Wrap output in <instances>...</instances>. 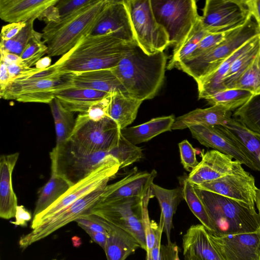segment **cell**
<instances>
[{
	"instance_id": "obj_30",
	"label": "cell",
	"mask_w": 260,
	"mask_h": 260,
	"mask_svg": "<svg viewBox=\"0 0 260 260\" xmlns=\"http://www.w3.org/2000/svg\"><path fill=\"white\" fill-rule=\"evenodd\" d=\"M151 191L153 197L156 198L159 203L161 210L160 219L164 223V232L168 243H170L173 216L183 198L182 189H167L153 183Z\"/></svg>"
},
{
	"instance_id": "obj_41",
	"label": "cell",
	"mask_w": 260,
	"mask_h": 260,
	"mask_svg": "<svg viewBox=\"0 0 260 260\" xmlns=\"http://www.w3.org/2000/svg\"><path fill=\"white\" fill-rule=\"evenodd\" d=\"M258 54L232 88L247 90L253 97L260 95V66ZM232 89V88H231Z\"/></svg>"
},
{
	"instance_id": "obj_45",
	"label": "cell",
	"mask_w": 260,
	"mask_h": 260,
	"mask_svg": "<svg viewBox=\"0 0 260 260\" xmlns=\"http://www.w3.org/2000/svg\"><path fill=\"white\" fill-rule=\"evenodd\" d=\"M75 221L84 230H89L96 232H101L108 235L112 224L100 217L90 213L85 214L77 219Z\"/></svg>"
},
{
	"instance_id": "obj_59",
	"label": "cell",
	"mask_w": 260,
	"mask_h": 260,
	"mask_svg": "<svg viewBox=\"0 0 260 260\" xmlns=\"http://www.w3.org/2000/svg\"><path fill=\"white\" fill-rule=\"evenodd\" d=\"M51 59L47 56L40 59L35 64V68L38 69H46L51 66Z\"/></svg>"
},
{
	"instance_id": "obj_14",
	"label": "cell",
	"mask_w": 260,
	"mask_h": 260,
	"mask_svg": "<svg viewBox=\"0 0 260 260\" xmlns=\"http://www.w3.org/2000/svg\"><path fill=\"white\" fill-rule=\"evenodd\" d=\"M203 11L201 23L209 32L236 29L252 18L244 0H207Z\"/></svg>"
},
{
	"instance_id": "obj_55",
	"label": "cell",
	"mask_w": 260,
	"mask_h": 260,
	"mask_svg": "<svg viewBox=\"0 0 260 260\" xmlns=\"http://www.w3.org/2000/svg\"><path fill=\"white\" fill-rule=\"evenodd\" d=\"M92 241L99 244L104 250L108 235L101 232H96L89 230H84Z\"/></svg>"
},
{
	"instance_id": "obj_35",
	"label": "cell",
	"mask_w": 260,
	"mask_h": 260,
	"mask_svg": "<svg viewBox=\"0 0 260 260\" xmlns=\"http://www.w3.org/2000/svg\"><path fill=\"white\" fill-rule=\"evenodd\" d=\"M260 50V35L255 43L233 62L222 82V89H231L252 63Z\"/></svg>"
},
{
	"instance_id": "obj_54",
	"label": "cell",
	"mask_w": 260,
	"mask_h": 260,
	"mask_svg": "<svg viewBox=\"0 0 260 260\" xmlns=\"http://www.w3.org/2000/svg\"><path fill=\"white\" fill-rule=\"evenodd\" d=\"M160 250L164 260H175L176 254L179 251V248L176 243H168L161 245Z\"/></svg>"
},
{
	"instance_id": "obj_4",
	"label": "cell",
	"mask_w": 260,
	"mask_h": 260,
	"mask_svg": "<svg viewBox=\"0 0 260 260\" xmlns=\"http://www.w3.org/2000/svg\"><path fill=\"white\" fill-rule=\"evenodd\" d=\"M108 0L96 1L76 13L47 24L42 30V40L47 46L48 56L63 55L84 37L89 35Z\"/></svg>"
},
{
	"instance_id": "obj_44",
	"label": "cell",
	"mask_w": 260,
	"mask_h": 260,
	"mask_svg": "<svg viewBox=\"0 0 260 260\" xmlns=\"http://www.w3.org/2000/svg\"><path fill=\"white\" fill-rule=\"evenodd\" d=\"M236 29L223 32L208 33L201 41L196 50L187 59L200 56L215 48L225 41Z\"/></svg>"
},
{
	"instance_id": "obj_37",
	"label": "cell",
	"mask_w": 260,
	"mask_h": 260,
	"mask_svg": "<svg viewBox=\"0 0 260 260\" xmlns=\"http://www.w3.org/2000/svg\"><path fill=\"white\" fill-rule=\"evenodd\" d=\"M253 98V94L247 90L232 88L216 91L205 100L211 106H220L232 111L242 106Z\"/></svg>"
},
{
	"instance_id": "obj_61",
	"label": "cell",
	"mask_w": 260,
	"mask_h": 260,
	"mask_svg": "<svg viewBox=\"0 0 260 260\" xmlns=\"http://www.w3.org/2000/svg\"><path fill=\"white\" fill-rule=\"evenodd\" d=\"M175 260H180V258L179 257V251L177 252L176 254V255L175 257Z\"/></svg>"
},
{
	"instance_id": "obj_1",
	"label": "cell",
	"mask_w": 260,
	"mask_h": 260,
	"mask_svg": "<svg viewBox=\"0 0 260 260\" xmlns=\"http://www.w3.org/2000/svg\"><path fill=\"white\" fill-rule=\"evenodd\" d=\"M167 60L164 52L149 55L135 43L112 70L128 95L143 102L153 98L161 87Z\"/></svg>"
},
{
	"instance_id": "obj_43",
	"label": "cell",
	"mask_w": 260,
	"mask_h": 260,
	"mask_svg": "<svg viewBox=\"0 0 260 260\" xmlns=\"http://www.w3.org/2000/svg\"><path fill=\"white\" fill-rule=\"evenodd\" d=\"M153 198L151 191L147 193L143 200L142 206V220L145 232L146 242V252H151V250L155 244L156 239V232L158 227L153 220L150 219L148 212V204L150 200Z\"/></svg>"
},
{
	"instance_id": "obj_63",
	"label": "cell",
	"mask_w": 260,
	"mask_h": 260,
	"mask_svg": "<svg viewBox=\"0 0 260 260\" xmlns=\"http://www.w3.org/2000/svg\"><path fill=\"white\" fill-rule=\"evenodd\" d=\"M258 63L260 66V50H259V54H258Z\"/></svg>"
},
{
	"instance_id": "obj_64",
	"label": "cell",
	"mask_w": 260,
	"mask_h": 260,
	"mask_svg": "<svg viewBox=\"0 0 260 260\" xmlns=\"http://www.w3.org/2000/svg\"><path fill=\"white\" fill-rule=\"evenodd\" d=\"M259 191H260V189H259Z\"/></svg>"
},
{
	"instance_id": "obj_5",
	"label": "cell",
	"mask_w": 260,
	"mask_h": 260,
	"mask_svg": "<svg viewBox=\"0 0 260 260\" xmlns=\"http://www.w3.org/2000/svg\"><path fill=\"white\" fill-rule=\"evenodd\" d=\"M109 152H91L70 139L56 145L50 152L51 174L72 186L83 180L108 160Z\"/></svg>"
},
{
	"instance_id": "obj_10",
	"label": "cell",
	"mask_w": 260,
	"mask_h": 260,
	"mask_svg": "<svg viewBox=\"0 0 260 260\" xmlns=\"http://www.w3.org/2000/svg\"><path fill=\"white\" fill-rule=\"evenodd\" d=\"M72 87L71 73L43 78L13 79L0 91V96L22 103L49 104L58 91Z\"/></svg>"
},
{
	"instance_id": "obj_51",
	"label": "cell",
	"mask_w": 260,
	"mask_h": 260,
	"mask_svg": "<svg viewBox=\"0 0 260 260\" xmlns=\"http://www.w3.org/2000/svg\"><path fill=\"white\" fill-rule=\"evenodd\" d=\"M38 19L43 20L47 24L56 23L60 20V15L56 6H51L44 10Z\"/></svg>"
},
{
	"instance_id": "obj_12",
	"label": "cell",
	"mask_w": 260,
	"mask_h": 260,
	"mask_svg": "<svg viewBox=\"0 0 260 260\" xmlns=\"http://www.w3.org/2000/svg\"><path fill=\"white\" fill-rule=\"evenodd\" d=\"M120 169L117 160L111 156L87 177L71 186L55 203L35 216L31 228L51 217L83 196L108 185Z\"/></svg>"
},
{
	"instance_id": "obj_16",
	"label": "cell",
	"mask_w": 260,
	"mask_h": 260,
	"mask_svg": "<svg viewBox=\"0 0 260 260\" xmlns=\"http://www.w3.org/2000/svg\"><path fill=\"white\" fill-rule=\"evenodd\" d=\"M208 235L221 260H260V229L220 237Z\"/></svg>"
},
{
	"instance_id": "obj_15",
	"label": "cell",
	"mask_w": 260,
	"mask_h": 260,
	"mask_svg": "<svg viewBox=\"0 0 260 260\" xmlns=\"http://www.w3.org/2000/svg\"><path fill=\"white\" fill-rule=\"evenodd\" d=\"M194 186L255 208L258 188L255 185L253 176L245 170Z\"/></svg>"
},
{
	"instance_id": "obj_50",
	"label": "cell",
	"mask_w": 260,
	"mask_h": 260,
	"mask_svg": "<svg viewBox=\"0 0 260 260\" xmlns=\"http://www.w3.org/2000/svg\"><path fill=\"white\" fill-rule=\"evenodd\" d=\"M164 232V223L162 220H159V224L156 232L155 244L151 250V254L153 260H164L160 250L161 238Z\"/></svg>"
},
{
	"instance_id": "obj_48",
	"label": "cell",
	"mask_w": 260,
	"mask_h": 260,
	"mask_svg": "<svg viewBox=\"0 0 260 260\" xmlns=\"http://www.w3.org/2000/svg\"><path fill=\"white\" fill-rule=\"evenodd\" d=\"M47 46L42 40V34L34 31L20 57L27 59L41 53L47 52Z\"/></svg>"
},
{
	"instance_id": "obj_39",
	"label": "cell",
	"mask_w": 260,
	"mask_h": 260,
	"mask_svg": "<svg viewBox=\"0 0 260 260\" xmlns=\"http://www.w3.org/2000/svg\"><path fill=\"white\" fill-rule=\"evenodd\" d=\"M182 192L183 199L188 207L208 232H213V227L205 207L198 194L195 187L185 178L183 180Z\"/></svg>"
},
{
	"instance_id": "obj_25",
	"label": "cell",
	"mask_w": 260,
	"mask_h": 260,
	"mask_svg": "<svg viewBox=\"0 0 260 260\" xmlns=\"http://www.w3.org/2000/svg\"><path fill=\"white\" fill-rule=\"evenodd\" d=\"M73 87L88 88L111 93L119 91L128 94L112 69L71 73Z\"/></svg>"
},
{
	"instance_id": "obj_19",
	"label": "cell",
	"mask_w": 260,
	"mask_h": 260,
	"mask_svg": "<svg viewBox=\"0 0 260 260\" xmlns=\"http://www.w3.org/2000/svg\"><path fill=\"white\" fill-rule=\"evenodd\" d=\"M189 129L192 138L202 145L230 155L250 169L257 171L243 148L219 126H193Z\"/></svg>"
},
{
	"instance_id": "obj_34",
	"label": "cell",
	"mask_w": 260,
	"mask_h": 260,
	"mask_svg": "<svg viewBox=\"0 0 260 260\" xmlns=\"http://www.w3.org/2000/svg\"><path fill=\"white\" fill-rule=\"evenodd\" d=\"M54 119L56 144L67 141L71 137L76 124L74 112L66 109L56 98L49 104Z\"/></svg>"
},
{
	"instance_id": "obj_29",
	"label": "cell",
	"mask_w": 260,
	"mask_h": 260,
	"mask_svg": "<svg viewBox=\"0 0 260 260\" xmlns=\"http://www.w3.org/2000/svg\"><path fill=\"white\" fill-rule=\"evenodd\" d=\"M175 120L173 115L155 117L139 125L121 129V133L136 145L148 142L163 133L171 131Z\"/></svg>"
},
{
	"instance_id": "obj_58",
	"label": "cell",
	"mask_w": 260,
	"mask_h": 260,
	"mask_svg": "<svg viewBox=\"0 0 260 260\" xmlns=\"http://www.w3.org/2000/svg\"><path fill=\"white\" fill-rule=\"evenodd\" d=\"M1 59L3 60L7 65L13 63L20 64L23 60L16 54L8 53L1 50Z\"/></svg>"
},
{
	"instance_id": "obj_31",
	"label": "cell",
	"mask_w": 260,
	"mask_h": 260,
	"mask_svg": "<svg viewBox=\"0 0 260 260\" xmlns=\"http://www.w3.org/2000/svg\"><path fill=\"white\" fill-rule=\"evenodd\" d=\"M219 127L238 143L249 156L257 171H260V136L249 131L233 117L225 125Z\"/></svg>"
},
{
	"instance_id": "obj_18",
	"label": "cell",
	"mask_w": 260,
	"mask_h": 260,
	"mask_svg": "<svg viewBox=\"0 0 260 260\" xmlns=\"http://www.w3.org/2000/svg\"><path fill=\"white\" fill-rule=\"evenodd\" d=\"M242 165L231 155L213 149L202 154L201 160L186 178L197 185L243 172L245 170Z\"/></svg>"
},
{
	"instance_id": "obj_13",
	"label": "cell",
	"mask_w": 260,
	"mask_h": 260,
	"mask_svg": "<svg viewBox=\"0 0 260 260\" xmlns=\"http://www.w3.org/2000/svg\"><path fill=\"white\" fill-rule=\"evenodd\" d=\"M106 187L100 188L83 196L54 215L41 222L30 233L20 238V247L25 249L68 223L89 213L91 208L100 202Z\"/></svg>"
},
{
	"instance_id": "obj_32",
	"label": "cell",
	"mask_w": 260,
	"mask_h": 260,
	"mask_svg": "<svg viewBox=\"0 0 260 260\" xmlns=\"http://www.w3.org/2000/svg\"><path fill=\"white\" fill-rule=\"evenodd\" d=\"M139 248L141 245L135 237L112 225L104 249L107 260H125Z\"/></svg>"
},
{
	"instance_id": "obj_8",
	"label": "cell",
	"mask_w": 260,
	"mask_h": 260,
	"mask_svg": "<svg viewBox=\"0 0 260 260\" xmlns=\"http://www.w3.org/2000/svg\"><path fill=\"white\" fill-rule=\"evenodd\" d=\"M134 39L147 54L164 52L170 45L168 35L156 21L151 0H124Z\"/></svg>"
},
{
	"instance_id": "obj_3",
	"label": "cell",
	"mask_w": 260,
	"mask_h": 260,
	"mask_svg": "<svg viewBox=\"0 0 260 260\" xmlns=\"http://www.w3.org/2000/svg\"><path fill=\"white\" fill-rule=\"evenodd\" d=\"M217 237L251 233L260 229V215L255 209L223 196L196 188Z\"/></svg>"
},
{
	"instance_id": "obj_17",
	"label": "cell",
	"mask_w": 260,
	"mask_h": 260,
	"mask_svg": "<svg viewBox=\"0 0 260 260\" xmlns=\"http://www.w3.org/2000/svg\"><path fill=\"white\" fill-rule=\"evenodd\" d=\"M90 35L109 36L136 43L124 0H108Z\"/></svg>"
},
{
	"instance_id": "obj_21",
	"label": "cell",
	"mask_w": 260,
	"mask_h": 260,
	"mask_svg": "<svg viewBox=\"0 0 260 260\" xmlns=\"http://www.w3.org/2000/svg\"><path fill=\"white\" fill-rule=\"evenodd\" d=\"M58 0H0V17L10 23L38 19L42 13Z\"/></svg>"
},
{
	"instance_id": "obj_38",
	"label": "cell",
	"mask_w": 260,
	"mask_h": 260,
	"mask_svg": "<svg viewBox=\"0 0 260 260\" xmlns=\"http://www.w3.org/2000/svg\"><path fill=\"white\" fill-rule=\"evenodd\" d=\"M233 117L252 133L260 136V95L236 109Z\"/></svg>"
},
{
	"instance_id": "obj_60",
	"label": "cell",
	"mask_w": 260,
	"mask_h": 260,
	"mask_svg": "<svg viewBox=\"0 0 260 260\" xmlns=\"http://www.w3.org/2000/svg\"><path fill=\"white\" fill-rule=\"evenodd\" d=\"M146 260H153L152 258L151 253L146 252Z\"/></svg>"
},
{
	"instance_id": "obj_52",
	"label": "cell",
	"mask_w": 260,
	"mask_h": 260,
	"mask_svg": "<svg viewBox=\"0 0 260 260\" xmlns=\"http://www.w3.org/2000/svg\"><path fill=\"white\" fill-rule=\"evenodd\" d=\"M15 221L12 222L15 225L26 226L27 222L31 218L30 213L23 206H18L15 214Z\"/></svg>"
},
{
	"instance_id": "obj_6",
	"label": "cell",
	"mask_w": 260,
	"mask_h": 260,
	"mask_svg": "<svg viewBox=\"0 0 260 260\" xmlns=\"http://www.w3.org/2000/svg\"><path fill=\"white\" fill-rule=\"evenodd\" d=\"M251 19L215 48L197 57L184 60L175 68L192 77L196 82L206 76L243 44L260 34L259 28Z\"/></svg>"
},
{
	"instance_id": "obj_28",
	"label": "cell",
	"mask_w": 260,
	"mask_h": 260,
	"mask_svg": "<svg viewBox=\"0 0 260 260\" xmlns=\"http://www.w3.org/2000/svg\"><path fill=\"white\" fill-rule=\"evenodd\" d=\"M259 35L260 34L247 41L224 60L215 70L197 81L199 99H205L213 93L223 90L222 80L232 63L241 54L255 43Z\"/></svg>"
},
{
	"instance_id": "obj_57",
	"label": "cell",
	"mask_w": 260,
	"mask_h": 260,
	"mask_svg": "<svg viewBox=\"0 0 260 260\" xmlns=\"http://www.w3.org/2000/svg\"><path fill=\"white\" fill-rule=\"evenodd\" d=\"M7 66L10 75L11 81L21 74L27 72L30 69L26 68L20 64L17 63L8 64Z\"/></svg>"
},
{
	"instance_id": "obj_22",
	"label": "cell",
	"mask_w": 260,
	"mask_h": 260,
	"mask_svg": "<svg viewBox=\"0 0 260 260\" xmlns=\"http://www.w3.org/2000/svg\"><path fill=\"white\" fill-rule=\"evenodd\" d=\"M19 153L2 155L0 158V217L9 219L15 216L17 198L13 190L12 173Z\"/></svg>"
},
{
	"instance_id": "obj_46",
	"label": "cell",
	"mask_w": 260,
	"mask_h": 260,
	"mask_svg": "<svg viewBox=\"0 0 260 260\" xmlns=\"http://www.w3.org/2000/svg\"><path fill=\"white\" fill-rule=\"evenodd\" d=\"M96 0H58L56 4L60 19L72 15L94 3Z\"/></svg>"
},
{
	"instance_id": "obj_20",
	"label": "cell",
	"mask_w": 260,
	"mask_h": 260,
	"mask_svg": "<svg viewBox=\"0 0 260 260\" xmlns=\"http://www.w3.org/2000/svg\"><path fill=\"white\" fill-rule=\"evenodd\" d=\"M157 175L155 170L151 172L138 171L135 168L120 180L107 185L100 202H105L129 198H142L151 190Z\"/></svg>"
},
{
	"instance_id": "obj_24",
	"label": "cell",
	"mask_w": 260,
	"mask_h": 260,
	"mask_svg": "<svg viewBox=\"0 0 260 260\" xmlns=\"http://www.w3.org/2000/svg\"><path fill=\"white\" fill-rule=\"evenodd\" d=\"M184 258L194 257L199 260H221L202 224L192 225L182 237Z\"/></svg>"
},
{
	"instance_id": "obj_23",
	"label": "cell",
	"mask_w": 260,
	"mask_h": 260,
	"mask_svg": "<svg viewBox=\"0 0 260 260\" xmlns=\"http://www.w3.org/2000/svg\"><path fill=\"white\" fill-rule=\"evenodd\" d=\"M232 117V111L220 106L198 108L175 118L172 130L193 126H224Z\"/></svg>"
},
{
	"instance_id": "obj_49",
	"label": "cell",
	"mask_w": 260,
	"mask_h": 260,
	"mask_svg": "<svg viewBox=\"0 0 260 260\" xmlns=\"http://www.w3.org/2000/svg\"><path fill=\"white\" fill-rule=\"evenodd\" d=\"M26 22L10 23L2 27L1 41H8L15 37L25 26Z\"/></svg>"
},
{
	"instance_id": "obj_7",
	"label": "cell",
	"mask_w": 260,
	"mask_h": 260,
	"mask_svg": "<svg viewBox=\"0 0 260 260\" xmlns=\"http://www.w3.org/2000/svg\"><path fill=\"white\" fill-rule=\"evenodd\" d=\"M155 18L167 31L176 51L200 17L194 0H151Z\"/></svg>"
},
{
	"instance_id": "obj_26",
	"label": "cell",
	"mask_w": 260,
	"mask_h": 260,
	"mask_svg": "<svg viewBox=\"0 0 260 260\" xmlns=\"http://www.w3.org/2000/svg\"><path fill=\"white\" fill-rule=\"evenodd\" d=\"M110 94L88 88L71 87L58 91L55 98L67 110L74 113H85Z\"/></svg>"
},
{
	"instance_id": "obj_56",
	"label": "cell",
	"mask_w": 260,
	"mask_h": 260,
	"mask_svg": "<svg viewBox=\"0 0 260 260\" xmlns=\"http://www.w3.org/2000/svg\"><path fill=\"white\" fill-rule=\"evenodd\" d=\"M11 81L7 66L5 62L1 59L0 68V91L3 90Z\"/></svg>"
},
{
	"instance_id": "obj_9",
	"label": "cell",
	"mask_w": 260,
	"mask_h": 260,
	"mask_svg": "<svg viewBox=\"0 0 260 260\" xmlns=\"http://www.w3.org/2000/svg\"><path fill=\"white\" fill-rule=\"evenodd\" d=\"M145 196L142 198L99 202L89 213L96 215L129 233L137 239L142 248L146 251V237L141 217L142 206Z\"/></svg>"
},
{
	"instance_id": "obj_53",
	"label": "cell",
	"mask_w": 260,
	"mask_h": 260,
	"mask_svg": "<svg viewBox=\"0 0 260 260\" xmlns=\"http://www.w3.org/2000/svg\"><path fill=\"white\" fill-rule=\"evenodd\" d=\"M244 3L260 29V0H244Z\"/></svg>"
},
{
	"instance_id": "obj_33",
	"label": "cell",
	"mask_w": 260,
	"mask_h": 260,
	"mask_svg": "<svg viewBox=\"0 0 260 260\" xmlns=\"http://www.w3.org/2000/svg\"><path fill=\"white\" fill-rule=\"evenodd\" d=\"M70 187L64 179L51 174L49 180L40 190L34 212V217L55 203Z\"/></svg>"
},
{
	"instance_id": "obj_47",
	"label": "cell",
	"mask_w": 260,
	"mask_h": 260,
	"mask_svg": "<svg viewBox=\"0 0 260 260\" xmlns=\"http://www.w3.org/2000/svg\"><path fill=\"white\" fill-rule=\"evenodd\" d=\"M181 163L184 169L191 172L199 164L197 159V150L187 140H183L178 144Z\"/></svg>"
},
{
	"instance_id": "obj_2",
	"label": "cell",
	"mask_w": 260,
	"mask_h": 260,
	"mask_svg": "<svg viewBox=\"0 0 260 260\" xmlns=\"http://www.w3.org/2000/svg\"><path fill=\"white\" fill-rule=\"evenodd\" d=\"M135 43L109 36L88 35L54 65L61 73H77L116 67Z\"/></svg>"
},
{
	"instance_id": "obj_27",
	"label": "cell",
	"mask_w": 260,
	"mask_h": 260,
	"mask_svg": "<svg viewBox=\"0 0 260 260\" xmlns=\"http://www.w3.org/2000/svg\"><path fill=\"white\" fill-rule=\"evenodd\" d=\"M143 101L117 91L111 93L107 108V115L122 129L132 123L137 117Z\"/></svg>"
},
{
	"instance_id": "obj_42",
	"label": "cell",
	"mask_w": 260,
	"mask_h": 260,
	"mask_svg": "<svg viewBox=\"0 0 260 260\" xmlns=\"http://www.w3.org/2000/svg\"><path fill=\"white\" fill-rule=\"evenodd\" d=\"M35 20L26 21L25 26L14 38L8 41H1L0 50L20 56L35 30Z\"/></svg>"
},
{
	"instance_id": "obj_40",
	"label": "cell",
	"mask_w": 260,
	"mask_h": 260,
	"mask_svg": "<svg viewBox=\"0 0 260 260\" xmlns=\"http://www.w3.org/2000/svg\"><path fill=\"white\" fill-rule=\"evenodd\" d=\"M109 153L117 160L120 169L132 165L143 156L142 149L127 140L121 133L116 144Z\"/></svg>"
},
{
	"instance_id": "obj_62",
	"label": "cell",
	"mask_w": 260,
	"mask_h": 260,
	"mask_svg": "<svg viewBox=\"0 0 260 260\" xmlns=\"http://www.w3.org/2000/svg\"><path fill=\"white\" fill-rule=\"evenodd\" d=\"M184 260H199L197 258H196L194 257H192V258H184Z\"/></svg>"
},
{
	"instance_id": "obj_11",
	"label": "cell",
	"mask_w": 260,
	"mask_h": 260,
	"mask_svg": "<svg viewBox=\"0 0 260 260\" xmlns=\"http://www.w3.org/2000/svg\"><path fill=\"white\" fill-rule=\"evenodd\" d=\"M120 133L117 124L108 116L95 118L86 113H80L69 139L91 152H109L116 144Z\"/></svg>"
},
{
	"instance_id": "obj_36",
	"label": "cell",
	"mask_w": 260,
	"mask_h": 260,
	"mask_svg": "<svg viewBox=\"0 0 260 260\" xmlns=\"http://www.w3.org/2000/svg\"><path fill=\"white\" fill-rule=\"evenodd\" d=\"M208 33L201 23L200 16L183 43L176 51H173L167 68L171 70L175 68L180 62L188 58L196 50L201 41Z\"/></svg>"
}]
</instances>
